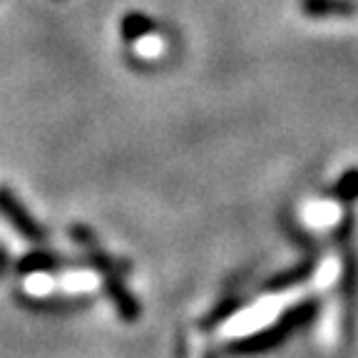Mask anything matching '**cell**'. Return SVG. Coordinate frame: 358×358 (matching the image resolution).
<instances>
[{
    "instance_id": "cell-1",
    "label": "cell",
    "mask_w": 358,
    "mask_h": 358,
    "mask_svg": "<svg viewBox=\"0 0 358 358\" xmlns=\"http://www.w3.org/2000/svg\"><path fill=\"white\" fill-rule=\"evenodd\" d=\"M313 311H316V306H313L311 301L301 303V306H296V308H291L284 319H281V324H276L274 329L264 331V334L254 336V338H249L246 343H241V351H266V348L276 346V343L284 341V336L289 334L291 329L306 324V321L313 316Z\"/></svg>"
},
{
    "instance_id": "cell-2",
    "label": "cell",
    "mask_w": 358,
    "mask_h": 358,
    "mask_svg": "<svg viewBox=\"0 0 358 358\" xmlns=\"http://www.w3.org/2000/svg\"><path fill=\"white\" fill-rule=\"evenodd\" d=\"M0 212H3V217H6L22 236H28L30 241H43L45 239V231L35 224V219L30 217L28 209L22 207L20 201L15 199L13 192L0 189Z\"/></svg>"
},
{
    "instance_id": "cell-3",
    "label": "cell",
    "mask_w": 358,
    "mask_h": 358,
    "mask_svg": "<svg viewBox=\"0 0 358 358\" xmlns=\"http://www.w3.org/2000/svg\"><path fill=\"white\" fill-rule=\"evenodd\" d=\"M303 13L311 17H329V15H353L356 6L351 0H303Z\"/></svg>"
},
{
    "instance_id": "cell-4",
    "label": "cell",
    "mask_w": 358,
    "mask_h": 358,
    "mask_svg": "<svg viewBox=\"0 0 358 358\" xmlns=\"http://www.w3.org/2000/svg\"><path fill=\"white\" fill-rule=\"evenodd\" d=\"M155 25L147 15H137V13H129L122 20V35L127 40H142L147 33H152Z\"/></svg>"
},
{
    "instance_id": "cell-5",
    "label": "cell",
    "mask_w": 358,
    "mask_h": 358,
    "mask_svg": "<svg viewBox=\"0 0 358 358\" xmlns=\"http://www.w3.org/2000/svg\"><path fill=\"white\" fill-rule=\"evenodd\" d=\"M57 259L55 257H50V254H30V257H25L20 264H17V268L20 271H45V268H52V266H57Z\"/></svg>"
},
{
    "instance_id": "cell-6",
    "label": "cell",
    "mask_w": 358,
    "mask_h": 358,
    "mask_svg": "<svg viewBox=\"0 0 358 358\" xmlns=\"http://www.w3.org/2000/svg\"><path fill=\"white\" fill-rule=\"evenodd\" d=\"M338 217H341V212L334 204H319V207L308 209V219L316 224H334L338 222Z\"/></svg>"
},
{
    "instance_id": "cell-7",
    "label": "cell",
    "mask_w": 358,
    "mask_h": 358,
    "mask_svg": "<svg viewBox=\"0 0 358 358\" xmlns=\"http://www.w3.org/2000/svg\"><path fill=\"white\" fill-rule=\"evenodd\" d=\"M338 196L341 199H356L358 196V172L353 169V172H348L346 177L341 179V185H338Z\"/></svg>"
},
{
    "instance_id": "cell-8",
    "label": "cell",
    "mask_w": 358,
    "mask_h": 358,
    "mask_svg": "<svg viewBox=\"0 0 358 358\" xmlns=\"http://www.w3.org/2000/svg\"><path fill=\"white\" fill-rule=\"evenodd\" d=\"M6 264H8V254H6V249H0V271L6 268Z\"/></svg>"
}]
</instances>
